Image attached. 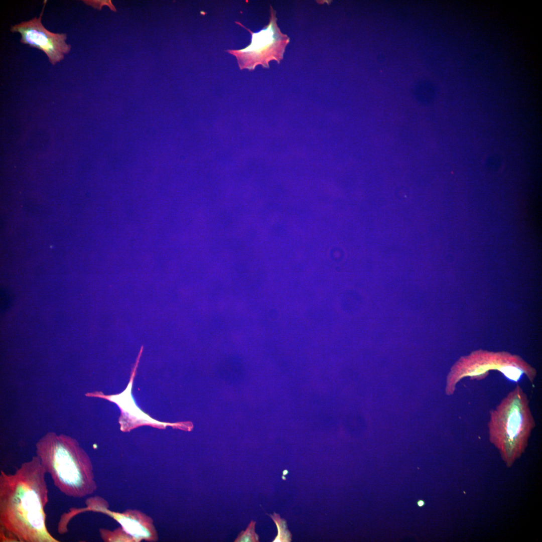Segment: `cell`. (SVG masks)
<instances>
[{"label":"cell","mask_w":542,"mask_h":542,"mask_svg":"<svg viewBox=\"0 0 542 542\" xmlns=\"http://www.w3.org/2000/svg\"><path fill=\"white\" fill-rule=\"evenodd\" d=\"M12 299L10 293L4 289L1 290V310L2 312H4L9 308Z\"/></svg>","instance_id":"8"},{"label":"cell","mask_w":542,"mask_h":542,"mask_svg":"<svg viewBox=\"0 0 542 542\" xmlns=\"http://www.w3.org/2000/svg\"><path fill=\"white\" fill-rule=\"evenodd\" d=\"M47 1H44L41 13L38 18L35 17L28 21L21 22L11 26V32H18L21 35L20 42L43 51L49 62L55 65L69 53L71 46L66 42V34L54 33L47 30L42 23Z\"/></svg>","instance_id":"4"},{"label":"cell","mask_w":542,"mask_h":542,"mask_svg":"<svg viewBox=\"0 0 542 542\" xmlns=\"http://www.w3.org/2000/svg\"><path fill=\"white\" fill-rule=\"evenodd\" d=\"M46 471L39 457L0 475L1 541L58 542L46 525Z\"/></svg>","instance_id":"1"},{"label":"cell","mask_w":542,"mask_h":542,"mask_svg":"<svg viewBox=\"0 0 542 542\" xmlns=\"http://www.w3.org/2000/svg\"><path fill=\"white\" fill-rule=\"evenodd\" d=\"M36 447L46 472L62 492L82 497L96 489L90 460L75 439L49 433L37 442Z\"/></svg>","instance_id":"2"},{"label":"cell","mask_w":542,"mask_h":542,"mask_svg":"<svg viewBox=\"0 0 542 542\" xmlns=\"http://www.w3.org/2000/svg\"><path fill=\"white\" fill-rule=\"evenodd\" d=\"M423 503H423V502L422 501H419L418 502V505H419V506H422V505H423Z\"/></svg>","instance_id":"9"},{"label":"cell","mask_w":542,"mask_h":542,"mask_svg":"<svg viewBox=\"0 0 542 542\" xmlns=\"http://www.w3.org/2000/svg\"><path fill=\"white\" fill-rule=\"evenodd\" d=\"M270 17L267 25L260 31L254 33L238 22L235 23L247 30L251 34L250 44L239 50H228L226 51L236 58L240 70H253L258 65L269 68V62L276 60L278 63L283 58L290 38L281 32L277 21L276 12L270 7Z\"/></svg>","instance_id":"3"},{"label":"cell","mask_w":542,"mask_h":542,"mask_svg":"<svg viewBox=\"0 0 542 542\" xmlns=\"http://www.w3.org/2000/svg\"><path fill=\"white\" fill-rule=\"evenodd\" d=\"M255 522L251 521L244 531H241L234 540L236 542L258 541V536L254 531Z\"/></svg>","instance_id":"7"},{"label":"cell","mask_w":542,"mask_h":542,"mask_svg":"<svg viewBox=\"0 0 542 542\" xmlns=\"http://www.w3.org/2000/svg\"><path fill=\"white\" fill-rule=\"evenodd\" d=\"M521 416L518 410H514L507 420L506 432L509 439L513 440L519 435L521 427Z\"/></svg>","instance_id":"6"},{"label":"cell","mask_w":542,"mask_h":542,"mask_svg":"<svg viewBox=\"0 0 542 542\" xmlns=\"http://www.w3.org/2000/svg\"><path fill=\"white\" fill-rule=\"evenodd\" d=\"M104 500L98 502L94 507V511L105 513L112 517L121 525L124 530L137 539L151 538L153 533L151 528L143 523V520L130 514H120L112 512L104 506Z\"/></svg>","instance_id":"5"}]
</instances>
